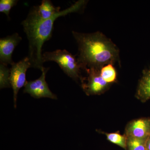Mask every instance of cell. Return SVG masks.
Masks as SVG:
<instances>
[{"mask_svg":"<svg viewBox=\"0 0 150 150\" xmlns=\"http://www.w3.org/2000/svg\"><path fill=\"white\" fill-rule=\"evenodd\" d=\"M18 1V0H1L0 1V12L5 14L9 18L11 10L16 6Z\"/></svg>","mask_w":150,"mask_h":150,"instance_id":"cell-15","label":"cell"},{"mask_svg":"<svg viewBox=\"0 0 150 150\" xmlns=\"http://www.w3.org/2000/svg\"><path fill=\"white\" fill-rule=\"evenodd\" d=\"M136 97L142 102L150 99V68L143 71L137 87Z\"/></svg>","mask_w":150,"mask_h":150,"instance_id":"cell-10","label":"cell"},{"mask_svg":"<svg viewBox=\"0 0 150 150\" xmlns=\"http://www.w3.org/2000/svg\"><path fill=\"white\" fill-rule=\"evenodd\" d=\"M72 33L78 44L77 59L82 69H100L108 64L120 63L118 47L102 33Z\"/></svg>","mask_w":150,"mask_h":150,"instance_id":"cell-1","label":"cell"},{"mask_svg":"<svg viewBox=\"0 0 150 150\" xmlns=\"http://www.w3.org/2000/svg\"><path fill=\"white\" fill-rule=\"evenodd\" d=\"M10 69L7 66L1 64H0V88H10L11 85L10 81Z\"/></svg>","mask_w":150,"mask_h":150,"instance_id":"cell-13","label":"cell"},{"mask_svg":"<svg viewBox=\"0 0 150 150\" xmlns=\"http://www.w3.org/2000/svg\"><path fill=\"white\" fill-rule=\"evenodd\" d=\"M103 133L106 136L108 141L125 150H127V137L125 134L121 135L119 132Z\"/></svg>","mask_w":150,"mask_h":150,"instance_id":"cell-12","label":"cell"},{"mask_svg":"<svg viewBox=\"0 0 150 150\" xmlns=\"http://www.w3.org/2000/svg\"><path fill=\"white\" fill-rule=\"evenodd\" d=\"M22 40L17 33L0 39V62L8 66L13 63L12 55L15 49Z\"/></svg>","mask_w":150,"mask_h":150,"instance_id":"cell-8","label":"cell"},{"mask_svg":"<svg viewBox=\"0 0 150 150\" xmlns=\"http://www.w3.org/2000/svg\"><path fill=\"white\" fill-rule=\"evenodd\" d=\"M48 68H44L41 70L42 74L40 77L34 81H27L24 86V93H28L35 98H48L57 99L56 95L53 93L48 87L46 81V74Z\"/></svg>","mask_w":150,"mask_h":150,"instance_id":"cell-7","label":"cell"},{"mask_svg":"<svg viewBox=\"0 0 150 150\" xmlns=\"http://www.w3.org/2000/svg\"><path fill=\"white\" fill-rule=\"evenodd\" d=\"M147 139L127 137V150H146Z\"/></svg>","mask_w":150,"mask_h":150,"instance_id":"cell-14","label":"cell"},{"mask_svg":"<svg viewBox=\"0 0 150 150\" xmlns=\"http://www.w3.org/2000/svg\"><path fill=\"white\" fill-rule=\"evenodd\" d=\"M87 3V1L85 0H79L47 20L36 24L23 25L28 40L27 57L29 58L31 67L41 71L44 68L42 47L44 43L52 37L55 21L60 17L79 11L83 8Z\"/></svg>","mask_w":150,"mask_h":150,"instance_id":"cell-2","label":"cell"},{"mask_svg":"<svg viewBox=\"0 0 150 150\" xmlns=\"http://www.w3.org/2000/svg\"><path fill=\"white\" fill-rule=\"evenodd\" d=\"M124 134L127 137L147 139L150 136V118L134 119L126 125Z\"/></svg>","mask_w":150,"mask_h":150,"instance_id":"cell-9","label":"cell"},{"mask_svg":"<svg viewBox=\"0 0 150 150\" xmlns=\"http://www.w3.org/2000/svg\"><path fill=\"white\" fill-rule=\"evenodd\" d=\"M11 66L10 81L13 90L14 107L16 108L18 93L20 89L27 83L26 73L27 70L31 68V65L29 58L26 56L17 63L13 62Z\"/></svg>","mask_w":150,"mask_h":150,"instance_id":"cell-4","label":"cell"},{"mask_svg":"<svg viewBox=\"0 0 150 150\" xmlns=\"http://www.w3.org/2000/svg\"><path fill=\"white\" fill-rule=\"evenodd\" d=\"M146 150H150V136L148 137L146 142Z\"/></svg>","mask_w":150,"mask_h":150,"instance_id":"cell-16","label":"cell"},{"mask_svg":"<svg viewBox=\"0 0 150 150\" xmlns=\"http://www.w3.org/2000/svg\"><path fill=\"white\" fill-rule=\"evenodd\" d=\"M87 77L84 78L82 88L87 96L99 95L104 93L111 84L108 83L100 75V69H89L85 70Z\"/></svg>","mask_w":150,"mask_h":150,"instance_id":"cell-6","label":"cell"},{"mask_svg":"<svg viewBox=\"0 0 150 150\" xmlns=\"http://www.w3.org/2000/svg\"><path fill=\"white\" fill-rule=\"evenodd\" d=\"M43 62H54L57 63L65 74L76 81L83 78L81 74V67L77 58L66 50H56L45 52L42 54Z\"/></svg>","mask_w":150,"mask_h":150,"instance_id":"cell-3","label":"cell"},{"mask_svg":"<svg viewBox=\"0 0 150 150\" xmlns=\"http://www.w3.org/2000/svg\"><path fill=\"white\" fill-rule=\"evenodd\" d=\"M60 7L55 6L49 0H43L39 6H34L26 18L21 23L23 25L39 23L51 18L60 11Z\"/></svg>","mask_w":150,"mask_h":150,"instance_id":"cell-5","label":"cell"},{"mask_svg":"<svg viewBox=\"0 0 150 150\" xmlns=\"http://www.w3.org/2000/svg\"><path fill=\"white\" fill-rule=\"evenodd\" d=\"M100 75L108 83L111 84L117 81V72L112 64L105 65L100 69Z\"/></svg>","mask_w":150,"mask_h":150,"instance_id":"cell-11","label":"cell"}]
</instances>
